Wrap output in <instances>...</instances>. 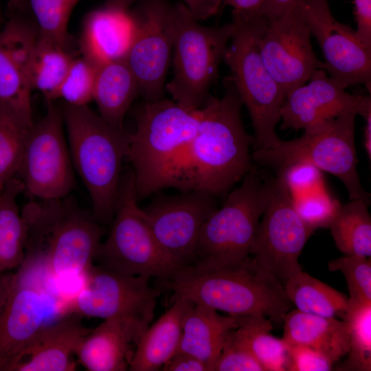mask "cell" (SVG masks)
<instances>
[{"label":"cell","instance_id":"d6a6232c","mask_svg":"<svg viewBox=\"0 0 371 371\" xmlns=\"http://www.w3.org/2000/svg\"><path fill=\"white\" fill-rule=\"evenodd\" d=\"M32 127L0 106V190L19 174Z\"/></svg>","mask_w":371,"mask_h":371},{"label":"cell","instance_id":"c3c4849f","mask_svg":"<svg viewBox=\"0 0 371 371\" xmlns=\"http://www.w3.org/2000/svg\"><path fill=\"white\" fill-rule=\"evenodd\" d=\"M364 147L368 159H371V113L365 117Z\"/></svg>","mask_w":371,"mask_h":371},{"label":"cell","instance_id":"4dcf8cb0","mask_svg":"<svg viewBox=\"0 0 371 371\" xmlns=\"http://www.w3.org/2000/svg\"><path fill=\"white\" fill-rule=\"evenodd\" d=\"M368 203L352 199L340 203L329 228L337 248L345 255L371 256V216Z\"/></svg>","mask_w":371,"mask_h":371},{"label":"cell","instance_id":"30bf717a","mask_svg":"<svg viewBox=\"0 0 371 371\" xmlns=\"http://www.w3.org/2000/svg\"><path fill=\"white\" fill-rule=\"evenodd\" d=\"M173 77L165 89L172 100L200 109L210 95L220 63L233 32L232 23L207 27L194 20L183 3L172 5Z\"/></svg>","mask_w":371,"mask_h":371},{"label":"cell","instance_id":"44dd1931","mask_svg":"<svg viewBox=\"0 0 371 371\" xmlns=\"http://www.w3.org/2000/svg\"><path fill=\"white\" fill-rule=\"evenodd\" d=\"M135 31L133 16L103 5L88 13L82 24L80 49L96 67L124 59Z\"/></svg>","mask_w":371,"mask_h":371},{"label":"cell","instance_id":"836d02e7","mask_svg":"<svg viewBox=\"0 0 371 371\" xmlns=\"http://www.w3.org/2000/svg\"><path fill=\"white\" fill-rule=\"evenodd\" d=\"M79 0H25L38 27V36L69 48L67 25Z\"/></svg>","mask_w":371,"mask_h":371},{"label":"cell","instance_id":"4316f807","mask_svg":"<svg viewBox=\"0 0 371 371\" xmlns=\"http://www.w3.org/2000/svg\"><path fill=\"white\" fill-rule=\"evenodd\" d=\"M137 94V80L124 59L97 67L93 100L108 123L122 128L124 116Z\"/></svg>","mask_w":371,"mask_h":371},{"label":"cell","instance_id":"d590c367","mask_svg":"<svg viewBox=\"0 0 371 371\" xmlns=\"http://www.w3.org/2000/svg\"><path fill=\"white\" fill-rule=\"evenodd\" d=\"M331 271H339L345 277L349 291L348 308L371 305L370 258L348 255L328 262Z\"/></svg>","mask_w":371,"mask_h":371},{"label":"cell","instance_id":"b9f144b4","mask_svg":"<svg viewBox=\"0 0 371 371\" xmlns=\"http://www.w3.org/2000/svg\"><path fill=\"white\" fill-rule=\"evenodd\" d=\"M358 39L366 48L371 49V0H355Z\"/></svg>","mask_w":371,"mask_h":371},{"label":"cell","instance_id":"1f68e13d","mask_svg":"<svg viewBox=\"0 0 371 371\" xmlns=\"http://www.w3.org/2000/svg\"><path fill=\"white\" fill-rule=\"evenodd\" d=\"M74 59L69 48L38 36L30 60L32 89L42 93L47 101H54Z\"/></svg>","mask_w":371,"mask_h":371},{"label":"cell","instance_id":"681fc988","mask_svg":"<svg viewBox=\"0 0 371 371\" xmlns=\"http://www.w3.org/2000/svg\"><path fill=\"white\" fill-rule=\"evenodd\" d=\"M136 0H106L104 5L121 10L127 11Z\"/></svg>","mask_w":371,"mask_h":371},{"label":"cell","instance_id":"e575fe53","mask_svg":"<svg viewBox=\"0 0 371 371\" xmlns=\"http://www.w3.org/2000/svg\"><path fill=\"white\" fill-rule=\"evenodd\" d=\"M349 326L348 357L339 370H371V305L348 308L344 318Z\"/></svg>","mask_w":371,"mask_h":371},{"label":"cell","instance_id":"f907efd6","mask_svg":"<svg viewBox=\"0 0 371 371\" xmlns=\"http://www.w3.org/2000/svg\"><path fill=\"white\" fill-rule=\"evenodd\" d=\"M1 11H0V26H1ZM1 30V28H0Z\"/></svg>","mask_w":371,"mask_h":371},{"label":"cell","instance_id":"e0dca14e","mask_svg":"<svg viewBox=\"0 0 371 371\" xmlns=\"http://www.w3.org/2000/svg\"><path fill=\"white\" fill-rule=\"evenodd\" d=\"M215 196L201 191L159 195L142 208L163 249L181 265L196 258L203 223L217 208Z\"/></svg>","mask_w":371,"mask_h":371},{"label":"cell","instance_id":"60d3db41","mask_svg":"<svg viewBox=\"0 0 371 371\" xmlns=\"http://www.w3.org/2000/svg\"><path fill=\"white\" fill-rule=\"evenodd\" d=\"M288 371H328L334 364L323 354L308 347L288 345Z\"/></svg>","mask_w":371,"mask_h":371},{"label":"cell","instance_id":"8d00e7d4","mask_svg":"<svg viewBox=\"0 0 371 371\" xmlns=\"http://www.w3.org/2000/svg\"><path fill=\"white\" fill-rule=\"evenodd\" d=\"M97 67L85 57L73 60L60 85L58 97L73 106H86L93 100Z\"/></svg>","mask_w":371,"mask_h":371},{"label":"cell","instance_id":"2e32d148","mask_svg":"<svg viewBox=\"0 0 371 371\" xmlns=\"http://www.w3.org/2000/svg\"><path fill=\"white\" fill-rule=\"evenodd\" d=\"M294 7L322 49L326 73L346 88L364 85L370 91L371 49L335 19L328 0H299Z\"/></svg>","mask_w":371,"mask_h":371},{"label":"cell","instance_id":"d6986e66","mask_svg":"<svg viewBox=\"0 0 371 371\" xmlns=\"http://www.w3.org/2000/svg\"><path fill=\"white\" fill-rule=\"evenodd\" d=\"M308 81L286 95L280 110L282 130L308 131L346 113L363 117L371 113L370 95L348 93L325 70H316Z\"/></svg>","mask_w":371,"mask_h":371},{"label":"cell","instance_id":"74e56055","mask_svg":"<svg viewBox=\"0 0 371 371\" xmlns=\"http://www.w3.org/2000/svg\"><path fill=\"white\" fill-rule=\"evenodd\" d=\"M293 201L299 217L313 232L330 227L341 203L326 187L294 197Z\"/></svg>","mask_w":371,"mask_h":371},{"label":"cell","instance_id":"d4e9b609","mask_svg":"<svg viewBox=\"0 0 371 371\" xmlns=\"http://www.w3.org/2000/svg\"><path fill=\"white\" fill-rule=\"evenodd\" d=\"M282 323V339L288 345L311 348L334 363L349 351V326L345 320L291 309Z\"/></svg>","mask_w":371,"mask_h":371},{"label":"cell","instance_id":"ba28073f","mask_svg":"<svg viewBox=\"0 0 371 371\" xmlns=\"http://www.w3.org/2000/svg\"><path fill=\"white\" fill-rule=\"evenodd\" d=\"M138 201L131 169L122 175L111 228L95 260L120 273L164 280L181 265L159 243Z\"/></svg>","mask_w":371,"mask_h":371},{"label":"cell","instance_id":"52a82bcc","mask_svg":"<svg viewBox=\"0 0 371 371\" xmlns=\"http://www.w3.org/2000/svg\"><path fill=\"white\" fill-rule=\"evenodd\" d=\"M66 198L31 203L23 210L34 235L29 238L46 241L44 262L55 278L84 275L93 265L103 234L91 214Z\"/></svg>","mask_w":371,"mask_h":371},{"label":"cell","instance_id":"ffe728a7","mask_svg":"<svg viewBox=\"0 0 371 371\" xmlns=\"http://www.w3.org/2000/svg\"><path fill=\"white\" fill-rule=\"evenodd\" d=\"M0 315V371H12L36 335L45 327V301L38 282L21 266Z\"/></svg>","mask_w":371,"mask_h":371},{"label":"cell","instance_id":"83f0119b","mask_svg":"<svg viewBox=\"0 0 371 371\" xmlns=\"http://www.w3.org/2000/svg\"><path fill=\"white\" fill-rule=\"evenodd\" d=\"M22 190L16 177L0 190V271L19 269L25 259L29 227L16 202Z\"/></svg>","mask_w":371,"mask_h":371},{"label":"cell","instance_id":"9a60e30c","mask_svg":"<svg viewBox=\"0 0 371 371\" xmlns=\"http://www.w3.org/2000/svg\"><path fill=\"white\" fill-rule=\"evenodd\" d=\"M29 12L25 1H11L0 30V106L33 126L30 60L38 31Z\"/></svg>","mask_w":371,"mask_h":371},{"label":"cell","instance_id":"6da1fadb","mask_svg":"<svg viewBox=\"0 0 371 371\" xmlns=\"http://www.w3.org/2000/svg\"><path fill=\"white\" fill-rule=\"evenodd\" d=\"M221 98L210 95L199 109L196 132L170 187L181 192L226 195L254 166V137L243 125V103L231 76L223 81Z\"/></svg>","mask_w":371,"mask_h":371},{"label":"cell","instance_id":"9c48e42d","mask_svg":"<svg viewBox=\"0 0 371 371\" xmlns=\"http://www.w3.org/2000/svg\"><path fill=\"white\" fill-rule=\"evenodd\" d=\"M271 177L254 164L240 185L227 192L222 206L203 223L195 260L232 264L250 255L270 198Z\"/></svg>","mask_w":371,"mask_h":371},{"label":"cell","instance_id":"f546056e","mask_svg":"<svg viewBox=\"0 0 371 371\" xmlns=\"http://www.w3.org/2000/svg\"><path fill=\"white\" fill-rule=\"evenodd\" d=\"M236 333L249 348L265 371H285L289 364V346L271 334L272 321L261 315L236 317Z\"/></svg>","mask_w":371,"mask_h":371},{"label":"cell","instance_id":"5b68a950","mask_svg":"<svg viewBox=\"0 0 371 371\" xmlns=\"http://www.w3.org/2000/svg\"><path fill=\"white\" fill-rule=\"evenodd\" d=\"M233 32L223 60L243 105L248 110L254 131V150L274 146L280 140L276 127L285 96L265 66L258 41L269 19L258 11L232 10Z\"/></svg>","mask_w":371,"mask_h":371},{"label":"cell","instance_id":"bcb514c9","mask_svg":"<svg viewBox=\"0 0 371 371\" xmlns=\"http://www.w3.org/2000/svg\"><path fill=\"white\" fill-rule=\"evenodd\" d=\"M222 3L231 5L234 9L244 12L259 11L265 0H221Z\"/></svg>","mask_w":371,"mask_h":371},{"label":"cell","instance_id":"7c38bea8","mask_svg":"<svg viewBox=\"0 0 371 371\" xmlns=\"http://www.w3.org/2000/svg\"><path fill=\"white\" fill-rule=\"evenodd\" d=\"M47 102L44 117L28 134L18 175L27 192L41 201L67 197L75 188V170L60 108Z\"/></svg>","mask_w":371,"mask_h":371},{"label":"cell","instance_id":"ee69618b","mask_svg":"<svg viewBox=\"0 0 371 371\" xmlns=\"http://www.w3.org/2000/svg\"><path fill=\"white\" fill-rule=\"evenodd\" d=\"M192 18L196 21L215 15L222 4L221 0H183Z\"/></svg>","mask_w":371,"mask_h":371},{"label":"cell","instance_id":"f35d334b","mask_svg":"<svg viewBox=\"0 0 371 371\" xmlns=\"http://www.w3.org/2000/svg\"><path fill=\"white\" fill-rule=\"evenodd\" d=\"M213 371H265V370L238 337L234 328L227 334Z\"/></svg>","mask_w":371,"mask_h":371},{"label":"cell","instance_id":"cb8c5ba5","mask_svg":"<svg viewBox=\"0 0 371 371\" xmlns=\"http://www.w3.org/2000/svg\"><path fill=\"white\" fill-rule=\"evenodd\" d=\"M194 303L182 297H175L169 309L142 335L133 353L129 370L155 371L177 352L184 317Z\"/></svg>","mask_w":371,"mask_h":371},{"label":"cell","instance_id":"f6af8a7d","mask_svg":"<svg viewBox=\"0 0 371 371\" xmlns=\"http://www.w3.org/2000/svg\"><path fill=\"white\" fill-rule=\"evenodd\" d=\"M299 0H265L259 10V13L269 20L275 19L291 8Z\"/></svg>","mask_w":371,"mask_h":371},{"label":"cell","instance_id":"f1b7e54d","mask_svg":"<svg viewBox=\"0 0 371 371\" xmlns=\"http://www.w3.org/2000/svg\"><path fill=\"white\" fill-rule=\"evenodd\" d=\"M284 289L298 311L344 320L348 297L309 274L299 271L284 282Z\"/></svg>","mask_w":371,"mask_h":371},{"label":"cell","instance_id":"8992f818","mask_svg":"<svg viewBox=\"0 0 371 371\" xmlns=\"http://www.w3.org/2000/svg\"><path fill=\"white\" fill-rule=\"evenodd\" d=\"M354 112L344 113L296 139L280 140L274 146L256 150L251 158L256 166L273 169L276 174L295 163L310 164L337 177L345 186L349 199L368 203L370 194L363 187L357 172L355 144Z\"/></svg>","mask_w":371,"mask_h":371},{"label":"cell","instance_id":"ab89813d","mask_svg":"<svg viewBox=\"0 0 371 371\" xmlns=\"http://www.w3.org/2000/svg\"><path fill=\"white\" fill-rule=\"evenodd\" d=\"M322 171L307 163H295L280 173L293 198L325 187ZM278 175V174H276Z\"/></svg>","mask_w":371,"mask_h":371},{"label":"cell","instance_id":"7bdbcfd3","mask_svg":"<svg viewBox=\"0 0 371 371\" xmlns=\"http://www.w3.org/2000/svg\"><path fill=\"white\" fill-rule=\"evenodd\" d=\"M161 368L164 371H210L202 361L181 352H177Z\"/></svg>","mask_w":371,"mask_h":371},{"label":"cell","instance_id":"3957f363","mask_svg":"<svg viewBox=\"0 0 371 371\" xmlns=\"http://www.w3.org/2000/svg\"><path fill=\"white\" fill-rule=\"evenodd\" d=\"M199 109L164 98L145 101L128 133L126 159L132 166L138 200L169 188L199 125Z\"/></svg>","mask_w":371,"mask_h":371},{"label":"cell","instance_id":"4fadbf2b","mask_svg":"<svg viewBox=\"0 0 371 371\" xmlns=\"http://www.w3.org/2000/svg\"><path fill=\"white\" fill-rule=\"evenodd\" d=\"M313 233L297 214L282 175L272 176L270 198L250 254L260 267L284 283L302 271L298 259Z\"/></svg>","mask_w":371,"mask_h":371},{"label":"cell","instance_id":"484cf974","mask_svg":"<svg viewBox=\"0 0 371 371\" xmlns=\"http://www.w3.org/2000/svg\"><path fill=\"white\" fill-rule=\"evenodd\" d=\"M238 326L234 316H224L217 311L194 304L186 313L177 352L190 354L213 371L229 332Z\"/></svg>","mask_w":371,"mask_h":371},{"label":"cell","instance_id":"7dc6e473","mask_svg":"<svg viewBox=\"0 0 371 371\" xmlns=\"http://www.w3.org/2000/svg\"><path fill=\"white\" fill-rule=\"evenodd\" d=\"M14 273L0 271V315L11 289Z\"/></svg>","mask_w":371,"mask_h":371},{"label":"cell","instance_id":"7a4b0ae2","mask_svg":"<svg viewBox=\"0 0 371 371\" xmlns=\"http://www.w3.org/2000/svg\"><path fill=\"white\" fill-rule=\"evenodd\" d=\"M175 297L238 317L261 315L281 324L293 307L281 282L249 256L232 264L196 260L160 280Z\"/></svg>","mask_w":371,"mask_h":371},{"label":"cell","instance_id":"603a6c76","mask_svg":"<svg viewBox=\"0 0 371 371\" xmlns=\"http://www.w3.org/2000/svg\"><path fill=\"white\" fill-rule=\"evenodd\" d=\"M139 339L137 331L130 323L105 319L85 336L76 356L89 371L127 370L131 359L130 345H136Z\"/></svg>","mask_w":371,"mask_h":371},{"label":"cell","instance_id":"ac0fdd59","mask_svg":"<svg viewBox=\"0 0 371 371\" xmlns=\"http://www.w3.org/2000/svg\"><path fill=\"white\" fill-rule=\"evenodd\" d=\"M309 29L295 7L269 20L258 45L263 63L284 96L304 85L324 62L315 56Z\"/></svg>","mask_w":371,"mask_h":371},{"label":"cell","instance_id":"5bb4252c","mask_svg":"<svg viewBox=\"0 0 371 371\" xmlns=\"http://www.w3.org/2000/svg\"><path fill=\"white\" fill-rule=\"evenodd\" d=\"M131 13L135 31L124 60L137 80L139 94L145 101L159 100L172 60V5L166 0H143Z\"/></svg>","mask_w":371,"mask_h":371},{"label":"cell","instance_id":"277c9868","mask_svg":"<svg viewBox=\"0 0 371 371\" xmlns=\"http://www.w3.org/2000/svg\"><path fill=\"white\" fill-rule=\"evenodd\" d=\"M60 109L74 170L89 194L91 214L100 225L111 224L127 155L128 133L87 105L64 102Z\"/></svg>","mask_w":371,"mask_h":371},{"label":"cell","instance_id":"7402d4cb","mask_svg":"<svg viewBox=\"0 0 371 371\" xmlns=\"http://www.w3.org/2000/svg\"><path fill=\"white\" fill-rule=\"evenodd\" d=\"M91 329L69 317L44 327L23 352L12 371H71L73 356Z\"/></svg>","mask_w":371,"mask_h":371},{"label":"cell","instance_id":"8fae6325","mask_svg":"<svg viewBox=\"0 0 371 371\" xmlns=\"http://www.w3.org/2000/svg\"><path fill=\"white\" fill-rule=\"evenodd\" d=\"M149 280L93 265L84 274L69 308L78 316L124 320L135 327L140 338L153 321L161 291L153 288Z\"/></svg>","mask_w":371,"mask_h":371}]
</instances>
